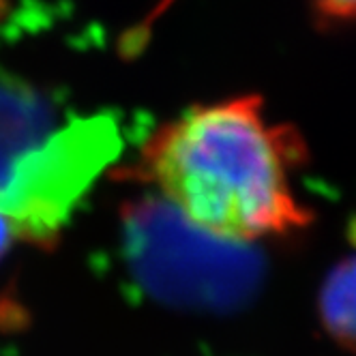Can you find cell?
Masks as SVG:
<instances>
[{"instance_id":"obj_6","label":"cell","mask_w":356,"mask_h":356,"mask_svg":"<svg viewBox=\"0 0 356 356\" xmlns=\"http://www.w3.org/2000/svg\"><path fill=\"white\" fill-rule=\"evenodd\" d=\"M322 24H356V0H309Z\"/></svg>"},{"instance_id":"obj_4","label":"cell","mask_w":356,"mask_h":356,"mask_svg":"<svg viewBox=\"0 0 356 356\" xmlns=\"http://www.w3.org/2000/svg\"><path fill=\"white\" fill-rule=\"evenodd\" d=\"M54 127L49 101L17 75L0 69V191L19 161L37 150Z\"/></svg>"},{"instance_id":"obj_5","label":"cell","mask_w":356,"mask_h":356,"mask_svg":"<svg viewBox=\"0 0 356 356\" xmlns=\"http://www.w3.org/2000/svg\"><path fill=\"white\" fill-rule=\"evenodd\" d=\"M320 320L341 348L356 352V251L328 273L320 290Z\"/></svg>"},{"instance_id":"obj_3","label":"cell","mask_w":356,"mask_h":356,"mask_svg":"<svg viewBox=\"0 0 356 356\" xmlns=\"http://www.w3.org/2000/svg\"><path fill=\"white\" fill-rule=\"evenodd\" d=\"M120 148V127L112 114L80 118L49 136L19 161L0 191V211L13 221L17 236L52 241Z\"/></svg>"},{"instance_id":"obj_7","label":"cell","mask_w":356,"mask_h":356,"mask_svg":"<svg viewBox=\"0 0 356 356\" xmlns=\"http://www.w3.org/2000/svg\"><path fill=\"white\" fill-rule=\"evenodd\" d=\"M17 236V232H15V225H13V221L0 211V258L5 256V253L9 251V247H11V241Z\"/></svg>"},{"instance_id":"obj_2","label":"cell","mask_w":356,"mask_h":356,"mask_svg":"<svg viewBox=\"0 0 356 356\" xmlns=\"http://www.w3.org/2000/svg\"><path fill=\"white\" fill-rule=\"evenodd\" d=\"M124 253L146 292L181 307H238L262 279L260 260L243 243L209 234L159 200L124 211Z\"/></svg>"},{"instance_id":"obj_1","label":"cell","mask_w":356,"mask_h":356,"mask_svg":"<svg viewBox=\"0 0 356 356\" xmlns=\"http://www.w3.org/2000/svg\"><path fill=\"white\" fill-rule=\"evenodd\" d=\"M305 146L270 122L258 97L197 106L144 144L138 172L193 225L232 243L302 230L312 213L292 176Z\"/></svg>"}]
</instances>
